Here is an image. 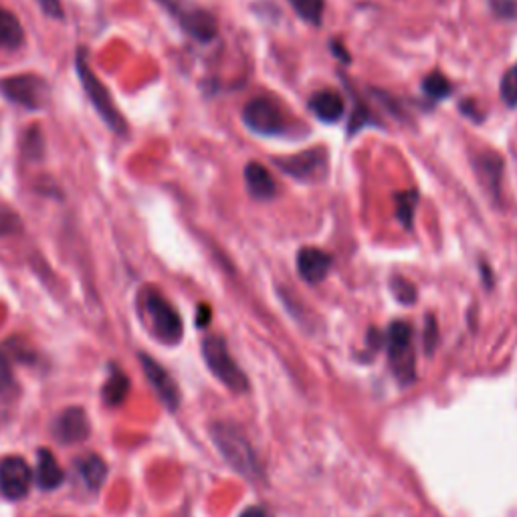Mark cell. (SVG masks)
<instances>
[{
	"mask_svg": "<svg viewBox=\"0 0 517 517\" xmlns=\"http://www.w3.org/2000/svg\"><path fill=\"white\" fill-rule=\"evenodd\" d=\"M75 71L77 77L85 89V95L89 97L93 110L99 114V118L103 120L114 134L118 136H128L130 128L126 118L122 116V112L118 110L114 97L110 95L108 87L103 85V81L93 73V69L89 67L87 59H85V49H77V57H75Z\"/></svg>",
	"mask_w": 517,
	"mask_h": 517,
	"instance_id": "cell-1",
	"label": "cell"
},
{
	"mask_svg": "<svg viewBox=\"0 0 517 517\" xmlns=\"http://www.w3.org/2000/svg\"><path fill=\"white\" fill-rule=\"evenodd\" d=\"M211 437L233 471L247 479L261 477V467L255 457V451L245 433L237 425L217 421L211 425Z\"/></svg>",
	"mask_w": 517,
	"mask_h": 517,
	"instance_id": "cell-2",
	"label": "cell"
},
{
	"mask_svg": "<svg viewBox=\"0 0 517 517\" xmlns=\"http://www.w3.org/2000/svg\"><path fill=\"white\" fill-rule=\"evenodd\" d=\"M140 303L144 309V316L148 318V326L152 334L168 344L174 346L184 336V324L180 314L174 309V305L154 287H146L140 293Z\"/></svg>",
	"mask_w": 517,
	"mask_h": 517,
	"instance_id": "cell-3",
	"label": "cell"
},
{
	"mask_svg": "<svg viewBox=\"0 0 517 517\" xmlns=\"http://www.w3.org/2000/svg\"><path fill=\"white\" fill-rule=\"evenodd\" d=\"M202 356L209 370L233 392H247L249 390V378L241 370V366L233 360L225 340L221 336H209L202 342Z\"/></svg>",
	"mask_w": 517,
	"mask_h": 517,
	"instance_id": "cell-4",
	"label": "cell"
},
{
	"mask_svg": "<svg viewBox=\"0 0 517 517\" xmlns=\"http://www.w3.org/2000/svg\"><path fill=\"white\" fill-rule=\"evenodd\" d=\"M243 124L257 136L273 138L287 134L289 122L281 103L269 95L253 97L243 108Z\"/></svg>",
	"mask_w": 517,
	"mask_h": 517,
	"instance_id": "cell-5",
	"label": "cell"
},
{
	"mask_svg": "<svg viewBox=\"0 0 517 517\" xmlns=\"http://www.w3.org/2000/svg\"><path fill=\"white\" fill-rule=\"evenodd\" d=\"M158 3L192 39L200 43H211L219 35V23L215 15L192 5L190 0H158Z\"/></svg>",
	"mask_w": 517,
	"mask_h": 517,
	"instance_id": "cell-6",
	"label": "cell"
},
{
	"mask_svg": "<svg viewBox=\"0 0 517 517\" xmlns=\"http://www.w3.org/2000/svg\"><path fill=\"white\" fill-rule=\"evenodd\" d=\"M0 93L29 112H41L49 106V85L35 73L0 79Z\"/></svg>",
	"mask_w": 517,
	"mask_h": 517,
	"instance_id": "cell-7",
	"label": "cell"
},
{
	"mask_svg": "<svg viewBox=\"0 0 517 517\" xmlns=\"http://www.w3.org/2000/svg\"><path fill=\"white\" fill-rule=\"evenodd\" d=\"M388 362L400 384L415 380V346H412V328L406 322H392L386 334Z\"/></svg>",
	"mask_w": 517,
	"mask_h": 517,
	"instance_id": "cell-8",
	"label": "cell"
},
{
	"mask_svg": "<svg viewBox=\"0 0 517 517\" xmlns=\"http://www.w3.org/2000/svg\"><path fill=\"white\" fill-rule=\"evenodd\" d=\"M273 164L287 176L301 182H320L328 174V154L324 148H312L293 156L273 158Z\"/></svg>",
	"mask_w": 517,
	"mask_h": 517,
	"instance_id": "cell-9",
	"label": "cell"
},
{
	"mask_svg": "<svg viewBox=\"0 0 517 517\" xmlns=\"http://www.w3.org/2000/svg\"><path fill=\"white\" fill-rule=\"evenodd\" d=\"M33 473L25 459L21 457H5L0 461V493L11 501H19L27 497L31 489Z\"/></svg>",
	"mask_w": 517,
	"mask_h": 517,
	"instance_id": "cell-10",
	"label": "cell"
},
{
	"mask_svg": "<svg viewBox=\"0 0 517 517\" xmlns=\"http://www.w3.org/2000/svg\"><path fill=\"white\" fill-rule=\"evenodd\" d=\"M91 425L87 412L79 406L65 408L53 423V435L63 445H77L89 437Z\"/></svg>",
	"mask_w": 517,
	"mask_h": 517,
	"instance_id": "cell-11",
	"label": "cell"
},
{
	"mask_svg": "<svg viewBox=\"0 0 517 517\" xmlns=\"http://www.w3.org/2000/svg\"><path fill=\"white\" fill-rule=\"evenodd\" d=\"M140 364L144 368L146 378L150 380V384L154 386V390L162 398V402L170 410H176L178 404H180V390H178V384L174 382V378L168 374V370L148 354H140Z\"/></svg>",
	"mask_w": 517,
	"mask_h": 517,
	"instance_id": "cell-12",
	"label": "cell"
},
{
	"mask_svg": "<svg viewBox=\"0 0 517 517\" xmlns=\"http://www.w3.org/2000/svg\"><path fill=\"white\" fill-rule=\"evenodd\" d=\"M332 269V257L316 247H303L297 253V273L299 277L309 283L318 285L322 283Z\"/></svg>",
	"mask_w": 517,
	"mask_h": 517,
	"instance_id": "cell-13",
	"label": "cell"
},
{
	"mask_svg": "<svg viewBox=\"0 0 517 517\" xmlns=\"http://www.w3.org/2000/svg\"><path fill=\"white\" fill-rule=\"evenodd\" d=\"M309 112H312L324 124H336L346 114L344 97L334 89H322L309 99Z\"/></svg>",
	"mask_w": 517,
	"mask_h": 517,
	"instance_id": "cell-14",
	"label": "cell"
},
{
	"mask_svg": "<svg viewBox=\"0 0 517 517\" xmlns=\"http://www.w3.org/2000/svg\"><path fill=\"white\" fill-rule=\"evenodd\" d=\"M245 184H247V190L249 194L255 198V200H271L275 194H277V182L275 178L271 176V172L259 164V162H249L245 166Z\"/></svg>",
	"mask_w": 517,
	"mask_h": 517,
	"instance_id": "cell-15",
	"label": "cell"
},
{
	"mask_svg": "<svg viewBox=\"0 0 517 517\" xmlns=\"http://www.w3.org/2000/svg\"><path fill=\"white\" fill-rule=\"evenodd\" d=\"M475 174L481 184L495 196H499L501 176H503V160L495 152H483L475 158Z\"/></svg>",
	"mask_w": 517,
	"mask_h": 517,
	"instance_id": "cell-16",
	"label": "cell"
},
{
	"mask_svg": "<svg viewBox=\"0 0 517 517\" xmlns=\"http://www.w3.org/2000/svg\"><path fill=\"white\" fill-rule=\"evenodd\" d=\"M25 45V29L15 13L0 7V51H17Z\"/></svg>",
	"mask_w": 517,
	"mask_h": 517,
	"instance_id": "cell-17",
	"label": "cell"
},
{
	"mask_svg": "<svg viewBox=\"0 0 517 517\" xmlns=\"http://www.w3.org/2000/svg\"><path fill=\"white\" fill-rule=\"evenodd\" d=\"M77 475L83 479L89 491L101 489V485L108 479V465L99 455H85L75 461Z\"/></svg>",
	"mask_w": 517,
	"mask_h": 517,
	"instance_id": "cell-18",
	"label": "cell"
},
{
	"mask_svg": "<svg viewBox=\"0 0 517 517\" xmlns=\"http://www.w3.org/2000/svg\"><path fill=\"white\" fill-rule=\"evenodd\" d=\"M63 479H65L63 469L59 467L53 453L47 451V449H41L39 451V461H37V483H39V487L45 489V491L57 489L63 483Z\"/></svg>",
	"mask_w": 517,
	"mask_h": 517,
	"instance_id": "cell-19",
	"label": "cell"
},
{
	"mask_svg": "<svg viewBox=\"0 0 517 517\" xmlns=\"http://www.w3.org/2000/svg\"><path fill=\"white\" fill-rule=\"evenodd\" d=\"M394 200H396V219L406 231H410L415 227V215L419 209V192L402 190V192H396Z\"/></svg>",
	"mask_w": 517,
	"mask_h": 517,
	"instance_id": "cell-20",
	"label": "cell"
},
{
	"mask_svg": "<svg viewBox=\"0 0 517 517\" xmlns=\"http://www.w3.org/2000/svg\"><path fill=\"white\" fill-rule=\"evenodd\" d=\"M128 392H130L128 376L120 368H112L108 382L103 384V400H106L110 406H118L126 400Z\"/></svg>",
	"mask_w": 517,
	"mask_h": 517,
	"instance_id": "cell-21",
	"label": "cell"
},
{
	"mask_svg": "<svg viewBox=\"0 0 517 517\" xmlns=\"http://www.w3.org/2000/svg\"><path fill=\"white\" fill-rule=\"evenodd\" d=\"M297 17H301L309 25H322L326 0H289Z\"/></svg>",
	"mask_w": 517,
	"mask_h": 517,
	"instance_id": "cell-22",
	"label": "cell"
},
{
	"mask_svg": "<svg viewBox=\"0 0 517 517\" xmlns=\"http://www.w3.org/2000/svg\"><path fill=\"white\" fill-rule=\"evenodd\" d=\"M499 95L507 108H517V65L509 67L499 83Z\"/></svg>",
	"mask_w": 517,
	"mask_h": 517,
	"instance_id": "cell-23",
	"label": "cell"
},
{
	"mask_svg": "<svg viewBox=\"0 0 517 517\" xmlns=\"http://www.w3.org/2000/svg\"><path fill=\"white\" fill-rule=\"evenodd\" d=\"M423 91H425L429 97H433V99H445V97L451 95L453 85H451V81H449L445 75H441V73H431L429 77L423 79Z\"/></svg>",
	"mask_w": 517,
	"mask_h": 517,
	"instance_id": "cell-24",
	"label": "cell"
},
{
	"mask_svg": "<svg viewBox=\"0 0 517 517\" xmlns=\"http://www.w3.org/2000/svg\"><path fill=\"white\" fill-rule=\"evenodd\" d=\"M23 150L31 160H41L45 154V140L39 130V126H33L27 130L25 140H23Z\"/></svg>",
	"mask_w": 517,
	"mask_h": 517,
	"instance_id": "cell-25",
	"label": "cell"
},
{
	"mask_svg": "<svg viewBox=\"0 0 517 517\" xmlns=\"http://www.w3.org/2000/svg\"><path fill=\"white\" fill-rule=\"evenodd\" d=\"M390 289H392L394 297H396L400 303H404V305H410V303L417 301V289H415V285H412V283H410L408 279H404V277H392Z\"/></svg>",
	"mask_w": 517,
	"mask_h": 517,
	"instance_id": "cell-26",
	"label": "cell"
},
{
	"mask_svg": "<svg viewBox=\"0 0 517 517\" xmlns=\"http://www.w3.org/2000/svg\"><path fill=\"white\" fill-rule=\"evenodd\" d=\"M491 9L499 19L517 23V0H491Z\"/></svg>",
	"mask_w": 517,
	"mask_h": 517,
	"instance_id": "cell-27",
	"label": "cell"
},
{
	"mask_svg": "<svg viewBox=\"0 0 517 517\" xmlns=\"http://www.w3.org/2000/svg\"><path fill=\"white\" fill-rule=\"evenodd\" d=\"M437 344H439V326H437V320L433 316H429L427 324H425V350H427V354H433Z\"/></svg>",
	"mask_w": 517,
	"mask_h": 517,
	"instance_id": "cell-28",
	"label": "cell"
},
{
	"mask_svg": "<svg viewBox=\"0 0 517 517\" xmlns=\"http://www.w3.org/2000/svg\"><path fill=\"white\" fill-rule=\"evenodd\" d=\"M41 11L45 17L53 19V21H63L65 19V11L61 7V0H37Z\"/></svg>",
	"mask_w": 517,
	"mask_h": 517,
	"instance_id": "cell-29",
	"label": "cell"
},
{
	"mask_svg": "<svg viewBox=\"0 0 517 517\" xmlns=\"http://www.w3.org/2000/svg\"><path fill=\"white\" fill-rule=\"evenodd\" d=\"M11 384H13L11 364H9V358L3 354V350H0V392L11 388Z\"/></svg>",
	"mask_w": 517,
	"mask_h": 517,
	"instance_id": "cell-30",
	"label": "cell"
},
{
	"mask_svg": "<svg viewBox=\"0 0 517 517\" xmlns=\"http://www.w3.org/2000/svg\"><path fill=\"white\" fill-rule=\"evenodd\" d=\"M211 318H213V314H211V307L209 305H198V309H196V326L198 328H206L211 324Z\"/></svg>",
	"mask_w": 517,
	"mask_h": 517,
	"instance_id": "cell-31",
	"label": "cell"
},
{
	"mask_svg": "<svg viewBox=\"0 0 517 517\" xmlns=\"http://www.w3.org/2000/svg\"><path fill=\"white\" fill-rule=\"evenodd\" d=\"M239 517H273L267 509H263V507H247Z\"/></svg>",
	"mask_w": 517,
	"mask_h": 517,
	"instance_id": "cell-32",
	"label": "cell"
}]
</instances>
